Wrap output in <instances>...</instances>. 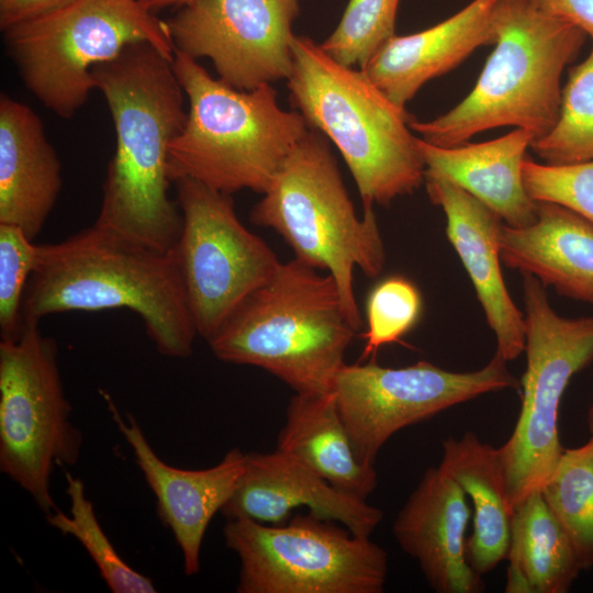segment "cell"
<instances>
[{
    "mask_svg": "<svg viewBox=\"0 0 593 593\" xmlns=\"http://www.w3.org/2000/svg\"><path fill=\"white\" fill-rule=\"evenodd\" d=\"M500 258L560 295L593 304V224L562 205L537 202L532 225L503 224Z\"/></svg>",
    "mask_w": 593,
    "mask_h": 593,
    "instance_id": "cell-21",
    "label": "cell"
},
{
    "mask_svg": "<svg viewBox=\"0 0 593 593\" xmlns=\"http://www.w3.org/2000/svg\"><path fill=\"white\" fill-rule=\"evenodd\" d=\"M240 563L238 593H381L388 556L369 537L309 512L282 524L227 519Z\"/></svg>",
    "mask_w": 593,
    "mask_h": 593,
    "instance_id": "cell-11",
    "label": "cell"
},
{
    "mask_svg": "<svg viewBox=\"0 0 593 593\" xmlns=\"http://www.w3.org/2000/svg\"><path fill=\"white\" fill-rule=\"evenodd\" d=\"M586 424H588V428H589V432H590L591 436H593V395H592L590 406L588 409Z\"/></svg>",
    "mask_w": 593,
    "mask_h": 593,
    "instance_id": "cell-36",
    "label": "cell"
},
{
    "mask_svg": "<svg viewBox=\"0 0 593 593\" xmlns=\"http://www.w3.org/2000/svg\"><path fill=\"white\" fill-rule=\"evenodd\" d=\"M146 8H148L149 10H152L153 12L157 11V10H160V9H164V8H167V7H171V5H183L188 2H190L191 0H139Z\"/></svg>",
    "mask_w": 593,
    "mask_h": 593,
    "instance_id": "cell-35",
    "label": "cell"
},
{
    "mask_svg": "<svg viewBox=\"0 0 593 593\" xmlns=\"http://www.w3.org/2000/svg\"><path fill=\"white\" fill-rule=\"evenodd\" d=\"M522 174L532 200L562 205L593 224V160L548 165L526 157Z\"/></svg>",
    "mask_w": 593,
    "mask_h": 593,
    "instance_id": "cell-32",
    "label": "cell"
},
{
    "mask_svg": "<svg viewBox=\"0 0 593 593\" xmlns=\"http://www.w3.org/2000/svg\"><path fill=\"white\" fill-rule=\"evenodd\" d=\"M530 148L548 165L593 160V40L586 58L568 71L556 124Z\"/></svg>",
    "mask_w": 593,
    "mask_h": 593,
    "instance_id": "cell-27",
    "label": "cell"
},
{
    "mask_svg": "<svg viewBox=\"0 0 593 593\" xmlns=\"http://www.w3.org/2000/svg\"><path fill=\"white\" fill-rule=\"evenodd\" d=\"M422 307L421 292L407 278L391 276L378 282L366 301L367 331L361 334L366 344L360 360L399 342L416 325Z\"/></svg>",
    "mask_w": 593,
    "mask_h": 593,
    "instance_id": "cell-30",
    "label": "cell"
},
{
    "mask_svg": "<svg viewBox=\"0 0 593 593\" xmlns=\"http://www.w3.org/2000/svg\"><path fill=\"white\" fill-rule=\"evenodd\" d=\"M302 506L360 537H370L383 517L380 508L335 489L300 460L278 449L245 455L239 484L221 513L226 519L244 517L282 524L292 517L293 510Z\"/></svg>",
    "mask_w": 593,
    "mask_h": 593,
    "instance_id": "cell-16",
    "label": "cell"
},
{
    "mask_svg": "<svg viewBox=\"0 0 593 593\" xmlns=\"http://www.w3.org/2000/svg\"><path fill=\"white\" fill-rule=\"evenodd\" d=\"M277 449L300 460L335 489L360 500L366 501L377 486L374 466L358 459L333 392L292 396Z\"/></svg>",
    "mask_w": 593,
    "mask_h": 593,
    "instance_id": "cell-24",
    "label": "cell"
},
{
    "mask_svg": "<svg viewBox=\"0 0 593 593\" xmlns=\"http://www.w3.org/2000/svg\"><path fill=\"white\" fill-rule=\"evenodd\" d=\"M66 493L70 515L59 508L47 514V522L63 535L76 538L99 570L101 579L113 593H154L153 580L130 567L114 549L98 522L83 482L66 473Z\"/></svg>",
    "mask_w": 593,
    "mask_h": 593,
    "instance_id": "cell-28",
    "label": "cell"
},
{
    "mask_svg": "<svg viewBox=\"0 0 593 593\" xmlns=\"http://www.w3.org/2000/svg\"><path fill=\"white\" fill-rule=\"evenodd\" d=\"M37 245L21 228L0 223V334L14 339L22 328V303L36 262Z\"/></svg>",
    "mask_w": 593,
    "mask_h": 593,
    "instance_id": "cell-31",
    "label": "cell"
},
{
    "mask_svg": "<svg viewBox=\"0 0 593 593\" xmlns=\"http://www.w3.org/2000/svg\"><path fill=\"white\" fill-rule=\"evenodd\" d=\"M499 354L481 369L454 372L428 361L388 368L374 359L344 365L333 393L358 459L374 466L381 447L400 429L489 392L517 389Z\"/></svg>",
    "mask_w": 593,
    "mask_h": 593,
    "instance_id": "cell-13",
    "label": "cell"
},
{
    "mask_svg": "<svg viewBox=\"0 0 593 593\" xmlns=\"http://www.w3.org/2000/svg\"><path fill=\"white\" fill-rule=\"evenodd\" d=\"M298 0H191L167 22L175 49L212 60L219 79L253 90L288 79Z\"/></svg>",
    "mask_w": 593,
    "mask_h": 593,
    "instance_id": "cell-14",
    "label": "cell"
},
{
    "mask_svg": "<svg viewBox=\"0 0 593 593\" xmlns=\"http://www.w3.org/2000/svg\"><path fill=\"white\" fill-rule=\"evenodd\" d=\"M253 224L272 228L295 259L327 270L336 282L346 315L359 332L362 318L353 286L359 268L378 277L385 250L372 206L358 217L327 138L315 128L290 153L249 215Z\"/></svg>",
    "mask_w": 593,
    "mask_h": 593,
    "instance_id": "cell-7",
    "label": "cell"
},
{
    "mask_svg": "<svg viewBox=\"0 0 593 593\" xmlns=\"http://www.w3.org/2000/svg\"><path fill=\"white\" fill-rule=\"evenodd\" d=\"M499 0H472L446 20L417 33L394 35L361 68L396 105L405 108L429 80L496 42Z\"/></svg>",
    "mask_w": 593,
    "mask_h": 593,
    "instance_id": "cell-19",
    "label": "cell"
},
{
    "mask_svg": "<svg viewBox=\"0 0 593 593\" xmlns=\"http://www.w3.org/2000/svg\"><path fill=\"white\" fill-rule=\"evenodd\" d=\"M468 497L439 467H430L400 510L393 535L438 593H479L482 577L467 558Z\"/></svg>",
    "mask_w": 593,
    "mask_h": 593,
    "instance_id": "cell-18",
    "label": "cell"
},
{
    "mask_svg": "<svg viewBox=\"0 0 593 593\" xmlns=\"http://www.w3.org/2000/svg\"><path fill=\"white\" fill-rule=\"evenodd\" d=\"M522 276L527 358L522 407L513 433L499 447L514 511L552 473L564 449L558 434L563 392L593 362V317L558 315L546 287L532 275Z\"/></svg>",
    "mask_w": 593,
    "mask_h": 593,
    "instance_id": "cell-10",
    "label": "cell"
},
{
    "mask_svg": "<svg viewBox=\"0 0 593 593\" xmlns=\"http://www.w3.org/2000/svg\"><path fill=\"white\" fill-rule=\"evenodd\" d=\"M57 343L38 323L0 340V470L46 514L57 510L51 492L54 466H75L83 443L70 421Z\"/></svg>",
    "mask_w": 593,
    "mask_h": 593,
    "instance_id": "cell-9",
    "label": "cell"
},
{
    "mask_svg": "<svg viewBox=\"0 0 593 593\" xmlns=\"http://www.w3.org/2000/svg\"><path fill=\"white\" fill-rule=\"evenodd\" d=\"M172 66L189 109L169 146L170 181L190 178L227 194L265 193L311 128L303 115L282 109L271 85L235 89L177 49Z\"/></svg>",
    "mask_w": 593,
    "mask_h": 593,
    "instance_id": "cell-6",
    "label": "cell"
},
{
    "mask_svg": "<svg viewBox=\"0 0 593 593\" xmlns=\"http://www.w3.org/2000/svg\"><path fill=\"white\" fill-rule=\"evenodd\" d=\"M119 432L157 500V512L179 546L187 575L200 571L206 528L237 489L245 469V452L233 448L215 466L186 470L163 461L133 416H122L111 395L100 391Z\"/></svg>",
    "mask_w": 593,
    "mask_h": 593,
    "instance_id": "cell-15",
    "label": "cell"
},
{
    "mask_svg": "<svg viewBox=\"0 0 593 593\" xmlns=\"http://www.w3.org/2000/svg\"><path fill=\"white\" fill-rule=\"evenodd\" d=\"M538 11L564 20L593 40V0H526Z\"/></svg>",
    "mask_w": 593,
    "mask_h": 593,
    "instance_id": "cell-33",
    "label": "cell"
},
{
    "mask_svg": "<svg viewBox=\"0 0 593 593\" xmlns=\"http://www.w3.org/2000/svg\"><path fill=\"white\" fill-rule=\"evenodd\" d=\"M61 183V165L41 119L2 93L0 223L14 225L34 239L55 206Z\"/></svg>",
    "mask_w": 593,
    "mask_h": 593,
    "instance_id": "cell-20",
    "label": "cell"
},
{
    "mask_svg": "<svg viewBox=\"0 0 593 593\" xmlns=\"http://www.w3.org/2000/svg\"><path fill=\"white\" fill-rule=\"evenodd\" d=\"M506 560V593H566L584 571L540 491L514 511Z\"/></svg>",
    "mask_w": 593,
    "mask_h": 593,
    "instance_id": "cell-25",
    "label": "cell"
},
{
    "mask_svg": "<svg viewBox=\"0 0 593 593\" xmlns=\"http://www.w3.org/2000/svg\"><path fill=\"white\" fill-rule=\"evenodd\" d=\"M72 0H4L0 2L1 31L26 20L57 10Z\"/></svg>",
    "mask_w": 593,
    "mask_h": 593,
    "instance_id": "cell-34",
    "label": "cell"
},
{
    "mask_svg": "<svg viewBox=\"0 0 593 593\" xmlns=\"http://www.w3.org/2000/svg\"><path fill=\"white\" fill-rule=\"evenodd\" d=\"M400 0H349L322 49L339 64L361 69L395 35Z\"/></svg>",
    "mask_w": 593,
    "mask_h": 593,
    "instance_id": "cell-29",
    "label": "cell"
},
{
    "mask_svg": "<svg viewBox=\"0 0 593 593\" xmlns=\"http://www.w3.org/2000/svg\"><path fill=\"white\" fill-rule=\"evenodd\" d=\"M495 30L494 48L470 93L433 120H411L423 141L451 147L502 126L528 130L537 139L556 124L562 72L588 35L526 0H499Z\"/></svg>",
    "mask_w": 593,
    "mask_h": 593,
    "instance_id": "cell-4",
    "label": "cell"
},
{
    "mask_svg": "<svg viewBox=\"0 0 593 593\" xmlns=\"http://www.w3.org/2000/svg\"><path fill=\"white\" fill-rule=\"evenodd\" d=\"M540 492L583 570L593 569V436L581 446L563 449Z\"/></svg>",
    "mask_w": 593,
    "mask_h": 593,
    "instance_id": "cell-26",
    "label": "cell"
},
{
    "mask_svg": "<svg viewBox=\"0 0 593 593\" xmlns=\"http://www.w3.org/2000/svg\"><path fill=\"white\" fill-rule=\"evenodd\" d=\"M175 183L182 227L171 255L198 335L208 340L281 262L239 221L231 194L190 178Z\"/></svg>",
    "mask_w": 593,
    "mask_h": 593,
    "instance_id": "cell-12",
    "label": "cell"
},
{
    "mask_svg": "<svg viewBox=\"0 0 593 593\" xmlns=\"http://www.w3.org/2000/svg\"><path fill=\"white\" fill-rule=\"evenodd\" d=\"M357 331L334 278L295 258L249 293L206 340L220 360L259 367L299 394H328Z\"/></svg>",
    "mask_w": 593,
    "mask_h": 593,
    "instance_id": "cell-3",
    "label": "cell"
},
{
    "mask_svg": "<svg viewBox=\"0 0 593 593\" xmlns=\"http://www.w3.org/2000/svg\"><path fill=\"white\" fill-rule=\"evenodd\" d=\"M107 309L137 314L161 355H191L199 335L171 253L94 224L63 242L37 245L22 324H40L54 313Z\"/></svg>",
    "mask_w": 593,
    "mask_h": 593,
    "instance_id": "cell-2",
    "label": "cell"
},
{
    "mask_svg": "<svg viewBox=\"0 0 593 593\" xmlns=\"http://www.w3.org/2000/svg\"><path fill=\"white\" fill-rule=\"evenodd\" d=\"M438 467L473 504V532L467 539V558L482 577L506 559L514 515L499 448L467 432L460 438L444 439Z\"/></svg>",
    "mask_w": 593,
    "mask_h": 593,
    "instance_id": "cell-23",
    "label": "cell"
},
{
    "mask_svg": "<svg viewBox=\"0 0 593 593\" xmlns=\"http://www.w3.org/2000/svg\"><path fill=\"white\" fill-rule=\"evenodd\" d=\"M91 74L115 130V152L94 225L170 254L182 215L168 194V154L188 115L172 59L138 42Z\"/></svg>",
    "mask_w": 593,
    "mask_h": 593,
    "instance_id": "cell-1",
    "label": "cell"
},
{
    "mask_svg": "<svg viewBox=\"0 0 593 593\" xmlns=\"http://www.w3.org/2000/svg\"><path fill=\"white\" fill-rule=\"evenodd\" d=\"M536 138L525 128L481 143L451 147L417 145L427 171L440 175L477 198L512 227L532 225L537 202L527 194L522 174L526 150Z\"/></svg>",
    "mask_w": 593,
    "mask_h": 593,
    "instance_id": "cell-22",
    "label": "cell"
},
{
    "mask_svg": "<svg viewBox=\"0 0 593 593\" xmlns=\"http://www.w3.org/2000/svg\"><path fill=\"white\" fill-rule=\"evenodd\" d=\"M430 202L446 216L447 238L457 251L475 290L490 328L496 337V354L516 359L525 349V322L513 302L500 267L502 220L477 198L447 178L425 170Z\"/></svg>",
    "mask_w": 593,
    "mask_h": 593,
    "instance_id": "cell-17",
    "label": "cell"
},
{
    "mask_svg": "<svg viewBox=\"0 0 593 593\" xmlns=\"http://www.w3.org/2000/svg\"><path fill=\"white\" fill-rule=\"evenodd\" d=\"M2 32L26 88L63 119L96 89L92 69L126 46L147 42L170 59L175 54L168 23L139 0H72Z\"/></svg>",
    "mask_w": 593,
    "mask_h": 593,
    "instance_id": "cell-8",
    "label": "cell"
},
{
    "mask_svg": "<svg viewBox=\"0 0 593 593\" xmlns=\"http://www.w3.org/2000/svg\"><path fill=\"white\" fill-rule=\"evenodd\" d=\"M288 80L292 104L342 154L363 208L387 206L425 181L411 115L361 69L339 64L306 36H294Z\"/></svg>",
    "mask_w": 593,
    "mask_h": 593,
    "instance_id": "cell-5",
    "label": "cell"
},
{
    "mask_svg": "<svg viewBox=\"0 0 593 593\" xmlns=\"http://www.w3.org/2000/svg\"><path fill=\"white\" fill-rule=\"evenodd\" d=\"M2 1H4V0H0V2H2Z\"/></svg>",
    "mask_w": 593,
    "mask_h": 593,
    "instance_id": "cell-37",
    "label": "cell"
}]
</instances>
